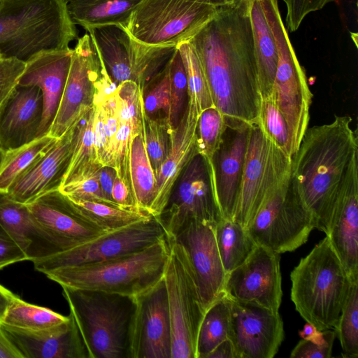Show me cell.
Listing matches in <instances>:
<instances>
[{
  "label": "cell",
  "instance_id": "27",
  "mask_svg": "<svg viewBox=\"0 0 358 358\" xmlns=\"http://www.w3.org/2000/svg\"><path fill=\"white\" fill-rule=\"evenodd\" d=\"M26 205L36 220L64 250L106 233L76 215L65 196L58 189L45 194Z\"/></svg>",
  "mask_w": 358,
  "mask_h": 358
},
{
  "label": "cell",
  "instance_id": "40",
  "mask_svg": "<svg viewBox=\"0 0 358 358\" xmlns=\"http://www.w3.org/2000/svg\"><path fill=\"white\" fill-rule=\"evenodd\" d=\"M172 129L166 116L150 117L143 113L145 146L156 179L170 151Z\"/></svg>",
  "mask_w": 358,
  "mask_h": 358
},
{
  "label": "cell",
  "instance_id": "57",
  "mask_svg": "<svg viewBox=\"0 0 358 358\" xmlns=\"http://www.w3.org/2000/svg\"><path fill=\"white\" fill-rule=\"evenodd\" d=\"M201 3L213 6L214 7L220 8L222 6H229L238 2L240 0H190Z\"/></svg>",
  "mask_w": 358,
  "mask_h": 358
},
{
  "label": "cell",
  "instance_id": "7",
  "mask_svg": "<svg viewBox=\"0 0 358 358\" xmlns=\"http://www.w3.org/2000/svg\"><path fill=\"white\" fill-rule=\"evenodd\" d=\"M276 41L278 62L272 96L289 130L292 156L308 128L311 93L282 22L278 0H262Z\"/></svg>",
  "mask_w": 358,
  "mask_h": 358
},
{
  "label": "cell",
  "instance_id": "23",
  "mask_svg": "<svg viewBox=\"0 0 358 358\" xmlns=\"http://www.w3.org/2000/svg\"><path fill=\"white\" fill-rule=\"evenodd\" d=\"M199 115L196 105L188 100L178 124L171 130L170 151L156 179L151 217L157 219L162 215L183 171L199 154L196 127Z\"/></svg>",
  "mask_w": 358,
  "mask_h": 358
},
{
  "label": "cell",
  "instance_id": "56",
  "mask_svg": "<svg viewBox=\"0 0 358 358\" xmlns=\"http://www.w3.org/2000/svg\"><path fill=\"white\" fill-rule=\"evenodd\" d=\"M313 324L306 322L303 328L299 331V336L304 340L313 341L320 333Z\"/></svg>",
  "mask_w": 358,
  "mask_h": 358
},
{
  "label": "cell",
  "instance_id": "51",
  "mask_svg": "<svg viewBox=\"0 0 358 358\" xmlns=\"http://www.w3.org/2000/svg\"><path fill=\"white\" fill-rule=\"evenodd\" d=\"M112 197L120 208L140 212L137 210L131 190L117 176L114 180Z\"/></svg>",
  "mask_w": 358,
  "mask_h": 358
},
{
  "label": "cell",
  "instance_id": "33",
  "mask_svg": "<svg viewBox=\"0 0 358 358\" xmlns=\"http://www.w3.org/2000/svg\"><path fill=\"white\" fill-rule=\"evenodd\" d=\"M129 175L131 194L137 210L150 216L157 180L145 149L143 132L131 141Z\"/></svg>",
  "mask_w": 358,
  "mask_h": 358
},
{
  "label": "cell",
  "instance_id": "45",
  "mask_svg": "<svg viewBox=\"0 0 358 358\" xmlns=\"http://www.w3.org/2000/svg\"><path fill=\"white\" fill-rule=\"evenodd\" d=\"M169 62L143 89L144 112L150 117H155L159 113L163 114L167 118L169 117L170 109Z\"/></svg>",
  "mask_w": 358,
  "mask_h": 358
},
{
  "label": "cell",
  "instance_id": "47",
  "mask_svg": "<svg viewBox=\"0 0 358 358\" xmlns=\"http://www.w3.org/2000/svg\"><path fill=\"white\" fill-rule=\"evenodd\" d=\"M335 0H283L287 8L286 24L288 29L296 31L304 18Z\"/></svg>",
  "mask_w": 358,
  "mask_h": 358
},
{
  "label": "cell",
  "instance_id": "15",
  "mask_svg": "<svg viewBox=\"0 0 358 358\" xmlns=\"http://www.w3.org/2000/svg\"><path fill=\"white\" fill-rule=\"evenodd\" d=\"M222 218L208 166L198 154L183 171L157 219L166 238L171 239L192 222L217 224Z\"/></svg>",
  "mask_w": 358,
  "mask_h": 358
},
{
  "label": "cell",
  "instance_id": "5",
  "mask_svg": "<svg viewBox=\"0 0 358 358\" xmlns=\"http://www.w3.org/2000/svg\"><path fill=\"white\" fill-rule=\"evenodd\" d=\"M290 279L300 315L320 331L334 329L351 282L327 236L300 259Z\"/></svg>",
  "mask_w": 358,
  "mask_h": 358
},
{
  "label": "cell",
  "instance_id": "37",
  "mask_svg": "<svg viewBox=\"0 0 358 358\" xmlns=\"http://www.w3.org/2000/svg\"><path fill=\"white\" fill-rule=\"evenodd\" d=\"M69 319L52 310L29 303L18 296L13 298L1 325L25 329L40 330L52 327Z\"/></svg>",
  "mask_w": 358,
  "mask_h": 358
},
{
  "label": "cell",
  "instance_id": "25",
  "mask_svg": "<svg viewBox=\"0 0 358 358\" xmlns=\"http://www.w3.org/2000/svg\"><path fill=\"white\" fill-rule=\"evenodd\" d=\"M43 113L41 90L17 85L0 105V147L7 152L37 138Z\"/></svg>",
  "mask_w": 358,
  "mask_h": 358
},
{
  "label": "cell",
  "instance_id": "24",
  "mask_svg": "<svg viewBox=\"0 0 358 358\" xmlns=\"http://www.w3.org/2000/svg\"><path fill=\"white\" fill-rule=\"evenodd\" d=\"M73 48L42 52L26 62L18 85L38 87L43 113L37 138L48 134L67 79Z\"/></svg>",
  "mask_w": 358,
  "mask_h": 358
},
{
  "label": "cell",
  "instance_id": "14",
  "mask_svg": "<svg viewBox=\"0 0 358 358\" xmlns=\"http://www.w3.org/2000/svg\"><path fill=\"white\" fill-rule=\"evenodd\" d=\"M165 237L158 219L149 217L32 262L36 270L44 273L55 268L100 262L132 254Z\"/></svg>",
  "mask_w": 358,
  "mask_h": 358
},
{
  "label": "cell",
  "instance_id": "28",
  "mask_svg": "<svg viewBox=\"0 0 358 358\" xmlns=\"http://www.w3.org/2000/svg\"><path fill=\"white\" fill-rule=\"evenodd\" d=\"M116 91L119 100L120 122L104 166L113 168L117 176L131 190L129 152L133 138L143 132V90L134 81L126 80L117 85Z\"/></svg>",
  "mask_w": 358,
  "mask_h": 358
},
{
  "label": "cell",
  "instance_id": "20",
  "mask_svg": "<svg viewBox=\"0 0 358 358\" xmlns=\"http://www.w3.org/2000/svg\"><path fill=\"white\" fill-rule=\"evenodd\" d=\"M215 225L194 222L171 238L187 256L206 311L224 295L227 276L216 243Z\"/></svg>",
  "mask_w": 358,
  "mask_h": 358
},
{
  "label": "cell",
  "instance_id": "18",
  "mask_svg": "<svg viewBox=\"0 0 358 358\" xmlns=\"http://www.w3.org/2000/svg\"><path fill=\"white\" fill-rule=\"evenodd\" d=\"M251 125L226 117L222 141L208 165L217 203L224 219L233 220L238 202Z\"/></svg>",
  "mask_w": 358,
  "mask_h": 358
},
{
  "label": "cell",
  "instance_id": "49",
  "mask_svg": "<svg viewBox=\"0 0 358 358\" xmlns=\"http://www.w3.org/2000/svg\"><path fill=\"white\" fill-rule=\"evenodd\" d=\"M24 260H27L24 252L0 224V270Z\"/></svg>",
  "mask_w": 358,
  "mask_h": 358
},
{
  "label": "cell",
  "instance_id": "50",
  "mask_svg": "<svg viewBox=\"0 0 358 358\" xmlns=\"http://www.w3.org/2000/svg\"><path fill=\"white\" fill-rule=\"evenodd\" d=\"M334 341L323 345L316 344L310 341L302 339L290 354L292 358H330Z\"/></svg>",
  "mask_w": 358,
  "mask_h": 358
},
{
  "label": "cell",
  "instance_id": "1",
  "mask_svg": "<svg viewBox=\"0 0 358 358\" xmlns=\"http://www.w3.org/2000/svg\"><path fill=\"white\" fill-rule=\"evenodd\" d=\"M189 42L203 68L215 107L227 118L257 123L262 96L249 0L219 8Z\"/></svg>",
  "mask_w": 358,
  "mask_h": 358
},
{
  "label": "cell",
  "instance_id": "32",
  "mask_svg": "<svg viewBox=\"0 0 358 358\" xmlns=\"http://www.w3.org/2000/svg\"><path fill=\"white\" fill-rule=\"evenodd\" d=\"M94 117V105L78 124L73 152L62 185L92 177L103 167L96 150Z\"/></svg>",
  "mask_w": 358,
  "mask_h": 358
},
{
  "label": "cell",
  "instance_id": "43",
  "mask_svg": "<svg viewBox=\"0 0 358 358\" xmlns=\"http://www.w3.org/2000/svg\"><path fill=\"white\" fill-rule=\"evenodd\" d=\"M257 123L266 137L291 159V141L287 124L272 95L262 99Z\"/></svg>",
  "mask_w": 358,
  "mask_h": 358
},
{
  "label": "cell",
  "instance_id": "58",
  "mask_svg": "<svg viewBox=\"0 0 358 358\" xmlns=\"http://www.w3.org/2000/svg\"><path fill=\"white\" fill-rule=\"evenodd\" d=\"M6 152L0 147V168L4 161Z\"/></svg>",
  "mask_w": 358,
  "mask_h": 358
},
{
  "label": "cell",
  "instance_id": "34",
  "mask_svg": "<svg viewBox=\"0 0 358 358\" xmlns=\"http://www.w3.org/2000/svg\"><path fill=\"white\" fill-rule=\"evenodd\" d=\"M215 235L226 274L241 265L257 246L247 230L233 220L222 218L215 225Z\"/></svg>",
  "mask_w": 358,
  "mask_h": 358
},
{
  "label": "cell",
  "instance_id": "59",
  "mask_svg": "<svg viewBox=\"0 0 358 358\" xmlns=\"http://www.w3.org/2000/svg\"><path fill=\"white\" fill-rule=\"evenodd\" d=\"M1 3H2V0H0V8H1Z\"/></svg>",
  "mask_w": 358,
  "mask_h": 358
},
{
  "label": "cell",
  "instance_id": "4",
  "mask_svg": "<svg viewBox=\"0 0 358 358\" xmlns=\"http://www.w3.org/2000/svg\"><path fill=\"white\" fill-rule=\"evenodd\" d=\"M169 251L166 236L132 254L100 262L55 268L44 274L61 287L135 298L164 278Z\"/></svg>",
  "mask_w": 358,
  "mask_h": 358
},
{
  "label": "cell",
  "instance_id": "8",
  "mask_svg": "<svg viewBox=\"0 0 358 358\" xmlns=\"http://www.w3.org/2000/svg\"><path fill=\"white\" fill-rule=\"evenodd\" d=\"M168 241L170 251L164 280L171 323V358H196L197 336L206 310L183 248L173 239Z\"/></svg>",
  "mask_w": 358,
  "mask_h": 358
},
{
  "label": "cell",
  "instance_id": "44",
  "mask_svg": "<svg viewBox=\"0 0 358 358\" xmlns=\"http://www.w3.org/2000/svg\"><path fill=\"white\" fill-rule=\"evenodd\" d=\"M170 109L169 122L173 129L178 124L188 101V85L185 66L176 48L169 62Z\"/></svg>",
  "mask_w": 358,
  "mask_h": 358
},
{
  "label": "cell",
  "instance_id": "10",
  "mask_svg": "<svg viewBox=\"0 0 358 358\" xmlns=\"http://www.w3.org/2000/svg\"><path fill=\"white\" fill-rule=\"evenodd\" d=\"M85 30L116 85L133 80L143 90L163 70L176 49L141 43L121 25H96Z\"/></svg>",
  "mask_w": 358,
  "mask_h": 358
},
{
  "label": "cell",
  "instance_id": "16",
  "mask_svg": "<svg viewBox=\"0 0 358 358\" xmlns=\"http://www.w3.org/2000/svg\"><path fill=\"white\" fill-rule=\"evenodd\" d=\"M280 254L257 245L248 259L227 274L224 294L230 300L279 312L282 301Z\"/></svg>",
  "mask_w": 358,
  "mask_h": 358
},
{
  "label": "cell",
  "instance_id": "2",
  "mask_svg": "<svg viewBox=\"0 0 358 358\" xmlns=\"http://www.w3.org/2000/svg\"><path fill=\"white\" fill-rule=\"evenodd\" d=\"M349 115H335L328 124L308 128L291 157L290 178L316 220L327 233L342 181L358 157V136Z\"/></svg>",
  "mask_w": 358,
  "mask_h": 358
},
{
  "label": "cell",
  "instance_id": "29",
  "mask_svg": "<svg viewBox=\"0 0 358 358\" xmlns=\"http://www.w3.org/2000/svg\"><path fill=\"white\" fill-rule=\"evenodd\" d=\"M0 224L34 261L63 251L58 242L36 220L27 205L0 194Z\"/></svg>",
  "mask_w": 358,
  "mask_h": 358
},
{
  "label": "cell",
  "instance_id": "31",
  "mask_svg": "<svg viewBox=\"0 0 358 358\" xmlns=\"http://www.w3.org/2000/svg\"><path fill=\"white\" fill-rule=\"evenodd\" d=\"M142 0H70L67 3L73 22L83 27L117 24L127 27Z\"/></svg>",
  "mask_w": 358,
  "mask_h": 358
},
{
  "label": "cell",
  "instance_id": "53",
  "mask_svg": "<svg viewBox=\"0 0 358 358\" xmlns=\"http://www.w3.org/2000/svg\"><path fill=\"white\" fill-rule=\"evenodd\" d=\"M0 358H23L16 346L0 327Z\"/></svg>",
  "mask_w": 358,
  "mask_h": 358
},
{
  "label": "cell",
  "instance_id": "41",
  "mask_svg": "<svg viewBox=\"0 0 358 358\" xmlns=\"http://www.w3.org/2000/svg\"><path fill=\"white\" fill-rule=\"evenodd\" d=\"M343 357H358V282H351L338 322L334 328Z\"/></svg>",
  "mask_w": 358,
  "mask_h": 358
},
{
  "label": "cell",
  "instance_id": "42",
  "mask_svg": "<svg viewBox=\"0 0 358 358\" xmlns=\"http://www.w3.org/2000/svg\"><path fill=\"white\" fill-rule=\"evenodd\" d=\"M226 117L215 107L203 110L198 119L196 141L199 154L210 164L222 141Z\"/></svg>",
  "mask_w": 358,
  "mask_h": 358
},
{
  "label": "cell",
  "instance_id": "26",
  "mask_svg": "<svg viewBox=\"0 0 358 358\" xmlns=\"http://www.w3.org/2000/svg\"><path fill=\"white\" fill-rule=\"evenodd\" d=\"M23 358H88L76 321L69 319L56 326L40 330H25L1 325Z\"/></svg>",
  "mask_w": 358,
  "mask_h": 358
},
{
  "label": "cell",
  "instance_id": "55",
  "mask_svg": "<svg viewBox=\"0 0 358 358\" xmlns=\"http://www.w3.org/2000/svg\"><path fill=\"white\" fill-rule=\"evenodd\" d=\"M14 296L15 294L9 289L0 285V327Z\"/></svg>",
  "mask_w": 358,
  "mask_h": 358
},
{
  "label": "cell",
  "instance_id": "39",
  "mask_svg": "<svg viewBox=\"0 0 358 358\" xmlns=\"http://www.w3.org/2000/svg\"><path fill=\"white\" fill-rule=\"evenodd\" d=\"M177 48L187 75L188 100L196 105L199 114L206 108L215 107L207 78L194 47L187 41L179 44Z\"/></svg>",
  "mask_w": 358,
  "mask_h": 358
},
{
  "label": "cell",
  "instance_id": "48",
  "mask_svg": "<svg viewBox=\"0 0 358 358\" xmlns=\"http://www.w3.org/2000/svg\"><path fill=\"white\" fill-rule=\"evenodd\" d=\"M26 62L15 57H0V105L18 85Z\"/></svg>",
  "mask_w": 358,
  "mask_h": 358
},
{
  "label": "cell",
  "instance_id": "21",
  "mask_svg": "<svg viewBox=\"0 0 358 358\" xmlns=\"http://www.w3.org/2000/svg\"><path fill=\"white\" fill-rule=\"evenodd\" d=\"M326 235L350 282H358V157L342 181Z\"/></svg>",
  "mask_w": 358,
  "mask_h": 358
},
{
  "label": "cell",
  "instance_id": "11",
  "mask_svg": "<svg viewBox=\"0 0 358 358\" xmlns=\"http://www.w3.org/2000/svg\"><path fill=\"white\" fill-rule=\"evenodd\" d=\"M218 8L190 0H142L125 29L141 43L177 48L189 41Z\"/></svg>",
  "mask_w": 358,
  "mask_h": 358
},
{
  "label": "cell",
  "instance_id": "17",
  "mask_svg": "<svg viewBox=\"0 0 358 358\" xmlns=\"http://www.w3.org/2000/svg\"><path fill=\"white\" fill-rule=\"evenodd\" d=\"M127 358H171V331L164 278L134 298Z\"/></svg>",
  "mask_w": 358,
  "mask_h": 358
},
{
  "label": "cell",
  "instance_id": "52",
  "mask_svg": "<svg viewBox=\"0 0 358 358\" xmlns=\"http://www.w3.org/2000/svg\"><path fill=\"white\" fill-rule=\"evenodd\" d=\"M116 176L115 170L108 166H103L99 173V183L104 196L108 201L119 207L112 197V190Z\"/></svg>",
  "mask_w": 358,
  "mask_h": 358
},
{
  "label": "cell",
  "instance_id": "6",
  "mask_svg": "<svg viewBox=\"0 0 358 358\" xmlns=\"http://www.w3.org/2000/svg\"><path fill=\"white\" fill-rule=\"evenodd\" d=\"M88 358H127L132 297L62 287Z\"/></svg>",
  "mask_w": 358,
  "mask_h": 358
},
{
  "label": "cell",
  "instance_id": "9",
  "mask_svg": "<svg viewBox=\"0 0 358 358\" xmlns=\"http://www.w3.org/2000/svg\"><path fill=\"white\" fill-rule=\"evenodd\" d=\"M313 229H316V220L292 183L289 173L245 229L257 245L281 254L303 245Z\"/></svg>",
  "mask_w": 358,
  "mask_h": 358
},
{
  "label": "cell",
  "instance_id": "60",
  "mask_svg": "<svg viewBox=\"0 0 358 358\" xmlns=\"http://www.w3.org/2000/svg\"><path fill=\"white\" fill-rule=\"evenodd\" d=\"M67 2L69 1L70 0H66Z\"/></svg>",
  "mask_w": 358,
  "mask_h": 358
},
{
  "label": "cell",
  "instance_id": "54",
  "mask_svg": "<svg viewBox=\"0 0 358 358\" xmlns=\"http://www.w3.org/2000/svg\"><path fill=\"white\" fill-rule=\"evenodd\" d=\"M206 358H237L231 339L227 338L221 342Z\"/></svg>",
  "mask_w": 358,
  "mask_h": 358
},
{
  "label": "cell",
  "instance_id": "46",
  "mask_svg": "<svg viewBox=\"0 0 358 358\" xmlns=\"http://www.w3.org/2000/svg\"><path fill=\"white\" fill-rule=\"evenodd\" d=\"M99 173L80 181L62 185L58 190L71 197L117 207L104 196L100 186Z\"/></svg>",
  "mask_w": 358,
  "mask_h": 358
},
{
  "label": "cell",
  "instance_id": "22",
  "mask_svg": "<svg viewBox=\"0 0 358 358\" xmlns=\"http://www.w3.org/2000/svg\"><path fill=\"white\" fill-rule=\"evenodd\" d=\"M78 124L57 138L48 150L18 176L6 194L9 198L26 205L59 189L73 152Z\"/></svg>",
  "mask_w": 358,
  "mask_h": 358
},
{
  "label": "cell",
  "instance_id": "3",
  "mask_svg": "<svg viewBox=\"0 0 358 358\" xmlns=\"http://www.w3.org/2000/svg\"><path fill=\"white\" fill-rule=\"evenodd\" d=\"M66 0H2L0 57L27 62L45 51L67 49L78 37Z\"/></svg>",
  "mask_w": 358,
  "mask_h": 358
},
{
  "label": "cell",
  "instance_id": "38",
  "mask_svg": "<svg viewBox=\"0 0 358 358\" xmlns=\"http://www.w3.org/2000/svg\"><path fill=\"white\" fill-rule=\"evenodd\" d=\"M48 134L8 151L0 168V194H6L15 180L56 141Z\"/></svg>",
  "mask_w": 358,
  "mask_h": 358
},
{
  "label": "cell",
  "instance_id": "35",
  "mask_svg": "<svg viewBox=\"0 0 358 358\" xmlns=\"http://www.w3.org/2000/svg\"><path fill=\"white\" fill-rule=\"evenodd\" d=\"M64 195L70 208L76 215L105 232L112 231L151 217L138 211Z\"/></svg>",
  "mask_w": 358,
  "mask_h": 358
},
{
  "label": "cell",
  "instance_id": "36",
  "mask_svg": "<svg viewBox=\"0 0 358 358\" xmlns=\"http://www.w3.org/2000/svg\"><path fill=\"white\" fill-rule=\"evenodd\" d=\"M231 332V301L224 294L206 311L196 341V358L207 356L223 341L229 338Z\"/></svg>",
  "mask_w": 358,
  "mask_h": 358
},
{
  "label": "cell",
  "instance_id": "19",
  "mask_svg": "<svg viewBox=\"0 0 358 358\" xmlns=\"http://www.w3.org/2000/svg\"><path fill=\"white\" fill-rule=\"evenodd\" d=\"M231 301V332L237 358H273L285 337L279 312Z\"/></svg>",
  "mask_w": 358,
  "mask_h": 358
},
{
  "label": "cell",
  "instance_id": "13",
  "mask_svg": "<svg viewBox=\"0 0 358 358\" xmlns=\"http://www.w3.org/2000/svg\"><path fill=\"white\" fill-rule=\"evenodd\" d=\"M110 80L90 36L85 34L73 48L67 79L48 134L58 138L78 124L94 106L101 87Z\"/></svg>",
  "mask_w": 358,
  "mask_h": 358
},
{
  "label": "cell",
  "instance_id": "12",
  "mask_svg": "<svg viewBox=\"0 0 358 358\" xmlns=\"http://www.w3.org/2000/svg\"><path fill=\"white\" fill-rule=\"evenodd\" d=\"M291 159L251 125L240 192L233 220L245 229L279 184L290 173Z\"/></svg>",
  "mask_w": 358,
  "mask_h": 358
},
{
  "label": "cell",
  "instance_id": "30",
  "mask_svg": "<svg viewBox=\"0 0 358 358\" xmlns=\"http://www.w3.org/2000/svg\"><path fill=\"white\" fill-rule=\"evenodd\" d=\"M258 83L262 98L272 94L278 62V52L273 29L262 0H249Z\"/></svg>",
  "mask_w": 358,
  "mask_h": 358
}]
</instances>
